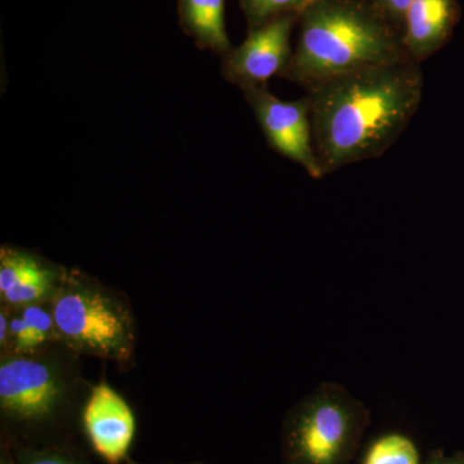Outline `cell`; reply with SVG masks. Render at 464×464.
Wrapping results in <instances>:
<instances>
[{"mask_svg":"<svg viewBox=\"0 0 464 464\" xmlns=\"http://www.w3.org/2000/svg\"><path fill=\"white\" fill-rule=\"evenodd\" d=\"M422 94V70L411 60L366 67L308 91L324 176L381 158L411 124Z\"/></svg>","mask_w":464,"mask_h":464,"instance_id":"1","label":"cell"},{"mask_svg":"<svg viewBox=\"0 0 464 464\" xmlns=\"http://www.w3.org/2000/svg\"><path fill=\"white\" fill-rule=\"evenodd\" d=\"M298 23L297 47L282 78L307 92L357 70L411 60L401 32L368 0H306Z\"/></svg>","mask_w":464,"mask_h":464,"instance_id":"2","label":"cell"},{"mask_svg":"<svg viewBox=\"0 0 464 464\" xmlns=\"http://www.w3.org/2000/svg\"><path fill=\"white\" fill-rule=\"evenodd\" d=\"M61 343L81 356L130 364L136 323L130 301L118 290L75 268H66L50 299Z\"/></svg>","mask_w":464,"mask_h":464,"instance_id":"3","label":"cell"},{"mask_svg":"<svg viewBox=\"0 0 464 464\" xmlns=\"http://www.w3.org/2000/svg\"><path fill=\"white\" fill-rule=\"evenodd\" d=\"M79 356L61 342L33 353H3L2 414L16 422L43 423L63 409L84 405L93 386L82 375Z\"/></svg>","mask_w":464,"mask_h":464,"instance_id":"4","label":"cell"},{"mask_svg":"<svg viewBox=\"0 0 464 464\" xmlns=\"http://www.w3.org/2000/svg\"><path fill=\"white\" fill-rule=\"evenodd\" d=\"M357 401L340 384H323L293 420L292 449L301 464H340L359 420Z\"/></svg>","mask_w":464,"mask_h":464,"instance_id":"5","label":"cell"},{"mask_svg":"<svg viewBox=\"0 0 464 464\" xmlns=\"http://www.w3.org/2000/svg\"><path fill=\"white\" fill-rule=\"evenodd\" d=\"M243 92L271 149L304 168L311 179H323L314 148L308 97L280 100L266 85L246 88Z\"/></svg>","mask_w":464,"mask_h":464,"instance_id":"6","label":"cell"},{"mask_svg":"<svg viewBox=\"0 0 464 464\" xmlns=\"http://www.w3.org/2000/svg\"><path fill=\"white\" fill-rule=\"evenodd\" d=\"M295 23L298 14H288L250 30L243 44L225 54L226 78L244 91L265 87L273 76H283L293 56L290 36Z\"/></svg>","mask_w":464,"mask_h":464,"instance_id":"7","label":"cell"},{"mask_svg":"<svg viewBox=\"0 0 464 464\" xmlns=\"http://www.w3.org/2000/svg\"><path fill=\"white\" fill-rule=\"evenodd\" d=\"M82 420L92 447L106 462L119 464L127 457L136 433V420L118 391L106 382L92 387Z\"/></svg>","mask_w":464,"mask_h":464,"instance_id":"8","label":"cell"},{"mask_svg":"<svg viewBox=\"0 0 464 464\" xmlns=\"http://www.w3.org/2000/svg\"><path fill=\"white\" fill-rule=\"evenodd\" d=\"M65 267L27 250L0 249V299L8 307L50 302Z\"/></svg>","mask_w":464,"mask_h":464,"instance_id":"9","label":"cell"},{"mask_svg":"<svg viewBox=\"0 0 464 464\" xmlns=\"http://www.w3.org/2000/svg\"><path fill=\"white\" fill-rule=\"evenodd\" d=\"M457 20L454 0H414L402 25V44L408 56L420 63L448 42Z\"/></svg>","mask_w":464,"mask_h":464,"instance_id":"10","label":"cell"},{"mask_svg":"<svg viewBox=\"0 0 464 464\" xmlns=\"http://www.w3.org/2000/svg\"><path fill=\"white\" fill-rule=\"evenodd\" d=\"M60 337L50 302L23 307L2 304L0 311V350L3 353L24 355L58 343Z\"/></svg>","mask_w":464,"mask_h":464,"instance_id":"11","label":"cell"},{"mask_svg":"<svg viewBox=\"0 0 464 464\" xmlns=\"http://www.w3.org/2000/svg\"><path fill=\"white\" fill-rule=\"evenodd\" d=\"M179 21L185 32L204 50L227 53L225 0H179Z\"/></svg>","mask_w":464,"mask_h":464,"instance_id":"12","label":"cell"},{"mask_svg":"<svg viewBox=\"0 0 464 464\" xmlns=\"http://www.w3.org/2000/svg\"><path fill=\"white\" fill-rule=\"evenodd\" d=\"M364 464H420V453L411 439L390 433L372 445Z\"/></svg>","mask_w":464,"mask_h":464,"instance_id":"13","label":"cell"},{"mask_svg":"<svg viewBox=\"0 0 464 464\" xmlns=\"http://www.w3.org/2000/svg\"><path fill=\"white\" fill-rule=\"evenodd\" d=\"M250 30L265 25L275 17L299 14L306 0H239Z\"/></svg>","mask_w":464,"mask_h":464,"instance_id":"14","label":"cell"},{"mask_svg":"<svg viewBox=\"0 0 464 464\" xmlns=\"http://www.w3.org/2000/svg\"><path fill=\"white\" fill-rule=\"evenodd\" d=\"M414 0H373L377 8L384 14L396 27L404 25L406 14L413 5Z\"/></svg>","mask_w":464,"mask_h":464,"instance_id":"15","label":"cell"},{"mask_svg":"<svg viewBox=\"0 0 464 464\" xmlns=\"http://www.w3.org/2000/svg\"><path fill=\"white\" fill-rule=\"evenodd\" d=\"M21 464H81L66 454L57 451H27L24 453Z\"/></svg>","mask_w":464,"mask_h":464,"instance_id":"16","label":"cell"},{"mask_svg":"<svg viewBox=\"0 0 464 464\" xmlns=\"http://www.w3.org/2000/svg\"><path fill=\"white\" fill-rule=\"evenodd\" d=\"M435 464H464L463 460H459V459H451V460H447V462H439V463H435Z\"/></svg>","mask_w":464,"mask_h":464,"instance_id":"17","label":"cell"}]
</instances>
